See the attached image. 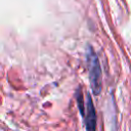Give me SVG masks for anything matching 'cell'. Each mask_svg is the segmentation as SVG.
<instances>
[{
  "label": "cell",
  "instance_id": "cell-2",
  "mask_svg": "<svg viewBox=\"0 0 131 131\" xmlns=\"http://www.w3.org/2000/svg\"><path fill=\"white\" fill-rule=\"evenodd\" d=\"M83 118H84V124H85L86 131H96L97 116H96V111L93 104V100L89 93L86 95L85 114Z\"/></svg>",
  "mask_w": 131,
  "mask_h": 131
},
{
  "label": "cell",
  "instance_id": "cell-1",
  "mask_svg": "<svg viewBox=\"0 0 131 131\" xmlns=\"http://www.w3.org/2000/svg\"><path fill=\"white\" fill-rule=\"evenodd\" d=\"M86 58L89 69V82L91 86L92 93L98 95L101 92L102 87V73L99 63V58L92 48V46H88L86 52Z\"/></svg>",
  "mask_w": 131,
  "mask_h": 131
}]
</instances>
